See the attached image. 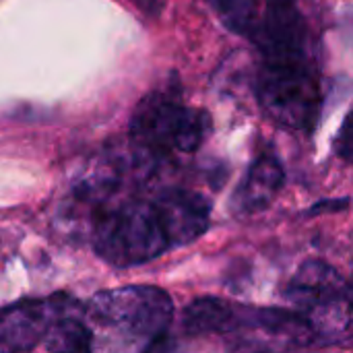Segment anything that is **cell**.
Here are the masks:
<instances>
[{"instance_id": "8", "label": "cell", "mask_w": 353, "mask_h": 353, "mask_svg": "<svg viewBox=\"0 0 353 353\" xmlns=\"http://www.w3.org/2000/svg\"><path fill=\"white\" fill-rule=\"evenodd\" d=\"M153 199L163 215L172 248L190 244L209 230L211 205L203 194L188 188H168Z\"/></svg>"}, {"instance_id": "9", "label": "cell", "mask_w": 353, "mask_h": 353, "mask_svg": "<svg viewBox=\"0 0 353 353\" xmlns=\"http://www.w3.org/2000/svg\"><path fill=\"white\" fill-rule=\"evenodd\" d=\"M283 182H285V172L275 155L267 153L256 157L232 199L234 215L248 217L267 209L283 188Z\"/></svg>"}, {"instance_id": "4", "label": "cell", "mask_w": 353, "mask_h": 353, "mask_svg": "<svg viewBox=\"0 0 353 353\" xmlns=\"http://www.w3.org/2000/svg\"><path fill=\"white\" fill-rule=\"evenodd\" d=\"M285 298L310 321L319 343L337 341L350 333L352 290L335 267L306 261L288 281Z\"/></svg>"}, {"instance_id": "11", "label": "cell", "mask_w": 353, "mask_h": 353, "mask_svg": "<svg viewBox=\"0 0 353 353\" xmlns=\"http://www.w3.org/2000/svg\"><path fill=\"white\" fill-rule=\"evenodd\" d=\"M41 343L50 353H89L91 333L83 316V306L66 298L52 319Z\"/></svg>"}, {"instance_id": "1", "label": "cell", "mask_w": 353, "mask_h": 353, "mask_svg": "<svg viewBox=\"0 0 353 353\" xmlns=\"http://www.w3.org/2000/svg\"><path fill=\"white\" fill-rule=\"evenodd\" d=\"M83 316L89 353H157L170 335L174 302L161 288L126 285L97 292Z\"/></svg>"}, {"instance_id": "6", "label": "cell", "mask_w": 353, "mask_h": 353, "mask_svg": "<svg viewBox=\"0 0 353 353\" xmlns=\"http://www.w3.org/2000/svg\"><path fill=\"white\" fill-rule=\"evenodd\" d=\"M250 35L265 60L306 58V25L294 0H265Z\"/></svg>"}, {"instance_id": "5", "label": "cell", "mask_w": 353, "mask_h": 353, "mask_svg": "<svg viewBox=\"0 0 353 353\" xmlns=\"http://www.w3.org/2000/svg\"><path fill=\"white\" fill-rule=\"evenodd\" d=\"M256 95L267 116L277 124L292 130H312L316 126L323 93L306 58L265 60Z\"/></svg>"}, {"instance_id": "7", "label": "cell", "mask_w": 353, "mask_h": 353, "mask_svg": "<svg viewBox=\"0 0 353 353\" xmlns=\"http://www.w3.org/2000/svg\"><path fill=\"white\" fill-rule=\"evenodd\" d=\"M64 300V296L29 298L0 306V353H27L37 347Z\"/></svg>"}, {"instance_id": "10", "label": "cell", "mask_w": 353, "mask_h": 353, "mask_svg": "<svg viewBox=\"0 0 353 353\" xmlns=\"http://www.w3.org/2000/svg\"><path fill=\"white\" fill-rule=\"evenodd\" d=\"M242 306L205 296L186 306L182 327L188 335H225L240 331Z\"/></svg>"}, {"instance_id": "12", "label": "cell", "mask_w": 353, "mask_h": 353, "mask_svg": "<svg viewBox=\"0 0 353 353\" xmlns=\"http://www.w3.org/2000/svg\"><path fill=\"white\" fill-rule=\"evenodd\" d=\"M223 23L236 33H248L254 29L265 0H217Z\"/></svg>"}, {"instance_id": "2", "label": "cell", "mask_w": 353, "mask_h": 353, "mask_svg": "<svg viewBox=\"0 0 353 353\" xmlns=\"http://www.w3.org/2000/svg\"><path fill=\"white\" fill-rule=\"evenodd\" d=\"M91 246L112 267L145 265L172 248L155 199H124L93 211Z\"/></svg>"}, {"instance_id": "13", "label": "cell", "mask_w": 353, "mask_h": 353, "mask_svg": "<svg viewBox=\"0 0 353 353\" xmlns=\"http://www.w3.org/2000/svg\"><path fill=\"white\" fill-rule=\"evenodd\" d=\"M337 149L341 153L343 159H350V153H352V139H350V116L345 118L343 126H341V134H339V141H337Z\"/></svg>"}, {"instance_id": "3", "label": "cell", "mask_w": 353, "mask_h": 353, "mask_svg": "<svg viewBox=\"0 0 353 353\" xmlns=\"http://www.w3.org/2000/svg\"><path fill=\"white\" fill-rule=\"evenodd\" d=\"M209 130L211 118L207 112L188 108L168 95H151L141 103L130 124L134 168L141 174L174 151L194 153Z\"/></svg>"}]
</instances>
